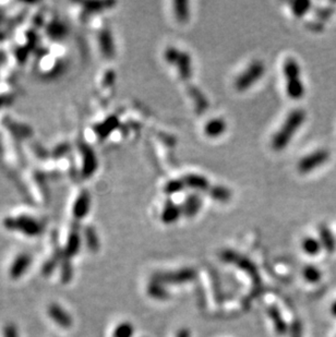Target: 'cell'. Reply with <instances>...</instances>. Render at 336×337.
<instances>
[{
  "instance_id": "cell-15",
  "label": "cell",
  "mask_w": 336,
  "mask_h": 337,
  "mask_svg": "<svg viewBox=\"0 0 336 337\" xmlns=\"http://www.w3.org/2000/svg\"><path fill=\"white\" fill-rule=\"evenodd\" d=\"M286 93L292 99H300L305 95V85L301 78L286 81Z\"/></svg>"
},
{
  "instance_id": "cell-32",
  "label": "cell",
  "mask_w": 336,
  "mask_h": 337,
  "mask_svg": "<svg viewBox=\"0 0 336 337\" xmlns=\"http://www.w3.org/2000/svg\"><path fill=\"white\" fill-rule=\"evenodd\" d=\"M176 337H191V334L188 328H181L177 332Z\"/></svg>"
},
{
  "instance_id": "cell-25",
  "label": "cell",
  "mask_w": 336,
  "mask_h": 337,
  "mask_svg": "<svg viewBox=\"0 0 336 337\" xmlns=\"http://www.w3.org/2000/svg\"><path fill=\"white\" fill-rule=\"evenodd\" d=\"M186 185L184 183L183 179H173L165 185L164 187V191L168 195H173L181 192L185 189Z\"/></svg>"
},
{
  "instance_id": "cell-7",
  "label": "cell",
  "mask_w": 336,
  "mask_h": 337,
  "mask_svg": "<svg viewBox=\"0 0 336 337\" xmlns=\"http://www.w3.org/2000/svg\"><path fill=\"white\" fill-rule=\"evenodd\" d=\"M203 201L199 193H191L185 199L184 204L181 205L183 208V215L187 217H194L199 214L201 207H202Z\"/></svg>"
},
{
  "instance_id": "cell-29",
  "label": "cell",
  "mask_w": 336,
  "mask_h": 337,
  "mask_svg": "<svg viewBox=\"0 0 336 337\" xmlns=\"http://www.w3.org/2000/svg\"><path fill=\"white\" fill-rule=\"evenodd\" d=\"M180 53H181V50H179L177 47L170 46V47H167L164 51V59L166 60L167 64L175 66L180 56Z\"/></svg>"
},
{
  "instance_id": "cell-10",
  "label": "cell",
  "mask_w": 336,
  "mask_h": 337,
  "mask_svg": "<svg viewBox=\"0 0 336 337\" xmlns=\"http://www.w3.org/2000/svg\"><path fill=\"white\" fill-rule=\"evenodd\" d=\"M31 261L32 259L29 254L23 253L18 255L17 259L13 261L12 265L10 266L9 269L10 277L13 279L21 277V276L26 272V269H28L29 266L31 265Z\"/></svg>"
},
{
  "instance_id": "cell-13",
  "label": "cell",
  "mask_w": 336,
  "mask_h": 337,
  "mask_svg": "<svg viewBox=\"0 0 336 337\" xmlns=\"http://www.w3.org/2000/svg\"><path fill=\"white\" fill-rule=\"evenodd\" d=\"M319 240L322 248L325 249L328 253H333L336 249V239L332 231L326 225H320L319 227Z\"/></svg>"
},
{
  "instance_id": "cell-22",
  "label": "cell",
  "mask_w": 336,
  "mask_h": 337,
  "mask_svg": "<svg viewBox=\"0 0 336 337\" xmlns=\"http://www.w3.org/2000/svg\"><path fill=\"white\" fill-rule=\"evenodd\" d=\"M190 95L192 99L194 100V103L197 105L198 110H205L207 107H209V103H207V99L202 94V92L199 91L197 87H192L189 91Z\"/></svg>"
},
{
  "instance_id": "cell-9",
  "label": "cell",
  "mask_w": 336,
  "mask_h": 337,
  "mask_svg": "<svg viewBox=\"0 0 336 337\" xmlns=\"http://www.w3.org/2000/svg\"><path fill=\"white\" fill-rule=\"evenodd\" d=\"M183 215V208L180 205L174 203L173 201H167L164 207L162 214H160V219L164 224H174L179 219V217Z\"/></svg>"
},
{
  "instance_id": "cell-20",
  "label": "cell",
  "mask_w": 336,
  "mask_h": 337,
  "mask_svg": "<svg viewBox=\"0 0 336 337\" xmlns=\"http://www.w3.org/2000/svg\"><path fill=\"white\" fill-rule=\"evenodd\" d=\"M147 293H149V295L152 298H155L158 300H165L168 298V296H170L165 289L164 285L159 284V283L154 282V280H152L150 283L149 287H147Z\"/></svg>"
},
{
  "instance_id": "cell-28",
  "label": "cell",
  "mask_w": 336,
  "mask_h": 337,
  "mask_svg": "<svg viewBox=\"0 0 336 337\" xmlns=\"http://www.w3.org/2000/svg\"><path fill=\"white\" fill-rule=\"evenodd\" d=\"M73 276V267L71 265L70 260L63 258L62 261V282L64 284H67L72 279Z\"/></svg>"
},
{
  "instance_id": "cell-26",
  "label": "cell",
  "mask_w": 336,
  "mask_h": 337,
  "mask_svg": "<svg viewBox=\"0 0 336 337\" xmlns=\"http://www.w3.org/2000/svg\"><path fill=\"white\" fill-rule=\"evenodd\" d=\"M321 276L322 274L320 272V269L313 265H307L304 268V277L307 282L311 283V284L320 282Z\"/></svg>"
},
{
  "instance_id": "cell-18",
  "label": "cell",
  "mask_w": 336,
  "mask_h": 337,
  "mask_svg": "<svg viewBox=\"0 0 336 337\" xmlns=\"http://www.w3.org/2000/svg\"><path fill=\"white\" fill-rule=\"evenodd\" d=\"M283 73L286 81L301 78V69L299 64L294 58H288L283 66Z\"/></svg>"
},
{
  "instance_id": "cell-4",
  "label": "cell",
  "mask_w": 336,
  "mask_h": 337,
  "mask_svg": "<svg viewBox=\"0 0 336 337\" xmlns=\"http://www.w3.org/2000/svg\"><path fill=\"white\" fill-rule=\"evenodd\" d=\"M328 158H330V152L325 149H319L302 157L298 161L297 170L301 174L311 173L325 164Z\"/></svg>"
},
{
  "instance_id": "cell-11",
  "label": "cell",
  "mask_w": 336,
  "mask_h": 337,
  "mask_svg": "<svg viewBox=\"0 0 336 337\" xmlns=\"http://www.w3.org/2000/svg\"><path fill=\"white\" fill-rule=\"evenodd\" d=\"M227 129V124L223 118H213L204 126V133L209 138H218L223 136Z\"/></svg>"
},
{
  "instance_id": "cell-8",
  "label": "cell",
  "mask_w": 336,
  "mask_h": 337,
  "mask_svg": "<svg viewBox=\"0 0 336 337\" xmlns=\"http://www.w3.org/2000/svg\"><path fill=\"white\" fill-rule=\"evenodd\" d=\"M186 187L193 189L196 191H209L211 185L206 177L199 174H188L183 178Z\"/></svg>"
},
{
  "instance_id": "cell-19",
  "label": "cell",
  "mask_w": 336,
  "mask_h": 337,
  "mask_svg": "<svg viewBox=\"0 0 336 337\" xmlns=\"http://www.w3.org/2000/svg\"><path fill=\"white\" fill-rule=\"evenodd\" d=\"M100 47L106 57H113L115 55V45L109 31H104L100 34Z\"/></svg>"
},
{
  "instance_id": "cell-3",
  "label": "cell",
  "mask_w": 336,
  "mask_h": 337,
  "mask_svg": "<svg viewBox=\"0 0 336 337\" xmlns=\"http://www.w3.org/2000/svg\"><path fill=\"white\" fill-rule=\"evenodd\" d=\"M197 276V272L193 268H183L179 271L175 272H164V273H156L153 275L152 280L157 282L162 285H180L185 284V283L192 282Z\"/></svg>"
},
{
  "instance_id": "cell-14",
  "label": "cell",
  "mask_w": 336,
  "mask_h": 337,
  "mask_svg": "<svg viewBox=\"0 0 336 337\" xmlns=\"http://www.w3.org/2000/svg\"><path fill=\"white\" fill-rule=\"evenodd\" d=\"M267 313L273 322V325L276 333L278 335H286L288 332V326L281 314L279 309L276 306H271L267 309Z\"/></svg>"
},
{
  "instance_id": "cell-2",
  "label": "cell",
  "mask_w": 336,
  "mask_h": 337,
  "mask_svg": "<svg viewBox=\"0 0 336 337\" xmlns=\"http://www.w3.org/2000/svg\"><path fill=\"white\" fill-rule=\"evenodd\" d=\"M265 66L261 60H254L247 68L240 73L235 80V89L239 92H245L258 82L263 77Z\"/></svg>"
},
{
  "instance_id": "cell-21",
  "label": "cell",
  "mask_w": 336,
  "mask_h": 337,
  "mask_svg": "<svg viewBox=\"0 0 336 337\" xmlns=\"http://www.w3.org/2000/svg\"><path fill=\"white\" fill-rule=\"evenodd\" d=\"M302 249L308 255H317L321 251L322 245L320 240L313 237H307L302 241Z\"/></svg>"
},
{
  "instance_id": "cell-12",
  "label": "cell",
  "mask_w": 336,
  "mask_h": 337,
  "mask_svg": "<svg viewBox=\"0 0 336 337\" xmlns=\"http://www.w3.org/2000/svg\"><path fill=\"white\" fill-rule=\"evenodd\" d=\"M177 71L183 80L190 79L192 75V60L188 51H181L176 65Z\"/></svg>"
},
{
  "instance_id": "cell-17",
  "label": "cell",
  "mask_w": 336,
  "mask_h": 337,
  "mask_svg": "<svg viewBox=\"0 0 336 337\" xmlns=\"http://www.w3.org/2000/svg\"><path fill=\"white\" fill-rule=\"evenodd\" d=\"M174 13L177 21L181 23H186L190 18V6L189 3L185 0L174 3Z\"/></svg>"
},
{
  "instance_id": "cell-16",
  "label": "cell",
  "mask_w": 336,
  "mask_h": 337,
  "mask_svg": "<svg viewBox=\"0 0 336 337\" xmlns=\"http://www.w3.org/2000/svg\"><path fill=\"white\" fill-rule=\"evenodd\" d=\"M210 198L215 200L216 202H220V203H226V202L232 199V191L225 186L220 185H215L210 188V190L207 191Z\"/></svg>"
},
{
  "instance_id": "cell-31",
  "label": "cell",
  "mask_w": 336,
  "mask_h": 337,
  "mask_svg": "<svg viewBox=\"0 0 336 337\" xmlns=\"http://www.w3.org/2000/svg\"><path fill=\"white\" fill-rule=\"evenodd\" d=\"M301 324L300 322L296 321L293 323V325L291 327V337H301Z\"/></svg>"
},
{
  "instance_id": "cell-27",
  "label": "cell",
  "mask_w": 336,
  "mask_h": 337,
  "mask_svg": "<svg viewBox=\"0 0 336 337\" xmlns=\"http://www.w3.org/2000/svg\"><path fill=\"white\" fill-rule=\"evenodd\" d=\"M85 239H86V244L87 247H89L90 250L92 251H97L98 248H99V240L97 235L94 231L93 228H87L86 232H85Z\"/></svg>"
},
{
  "instance_id": "cell-6",
  "label": "cell",
  "mask_w": 336,
  "mask_h": 337,
  "mask_svg": "<svg viewBox=\"0 0 336 337\" xmlns=\"http://www.w3.org/2000/svg\"><path fill=\"white\" fill-rule=\"evenodd\" d=\"M48 315L59 326L64 328H69L72 326V318L70 314L64 308L60 307L58 303H50L48 307Z\"/></svg>"
},
{
  "instance_id": "cell-33",
  "label": "cell",
  "mask_w": 336,
  "mask_h": 337,
  "mask_svg": "<svg viewBox=\"0 0 336 337\" xmlns=\"http://www.w3.org/2000/svg\"><path fill=\"white\" fill-rule=\"evenodd\" d=\"M331 312H332V314H333L334 316H336V301L333 303V306H332V308H331Z\"/></svg>"
},
{
  "instance_id": "cell-23",
  "label": "cell",
  "mask_w": 336,
  "mask_h": 337,
  "mask_svg": "<svg viewBox=\"0 0 336 337\" xmlns=\"http://www.w3.org/2000/svg\"><path fill=\"white\" fill-rule=\"evenodd\" d=\"M133 333L134 327L131 323L123 322L114 329L113 337H132Z\"/></svg>"
},
{
  "instance_id": "cell-5",
  "label": "cell",
  "mask_w": 336,
  "mask_h": 337,
  "mask_svg": "<svg viewBox=\"0 0 336 337\" xmlns=\"http://www.w3.org/2000/svg\"><path fill=\"white\" fill-rule=\"evenodd\" d=\"M6 226L9 229H17L29 236H36L41 233L42 228L36 221L32 219H9L6 221Z\"/></svg>"
},
{
  "instance_id": "cell-24",
  "label": "cell",
  "mask_w": 336,
  "mask_h": 337,
  "mask_svg": "<svg viewBox=\"0 0 336 337\" xmlns=\"http://www.w3.org/2000/svg\"><path fill=\"white\" fill-rule=\"evenodd\" d=\"M292 11L296 17L301 18L304 17L306 13L310 10L311 3L306 2V0H298V2H294L292 5Z\"/></svg>"
},
{
  "instance_id": "cell-1",
  "label": "cell",
  "mask_w": 336,
  "mask_h": 337,
  "mask_svg": "<svg viewBox=\"0 0 336 337\" xmlns=\"http://www.w3.org/2000/svg\"><path fill=\"white\" fill-rule=\"evenodd\" d=\"M306 116V111L301 108H296L288 114L283 125L272 138L271 145L274 151H283L286 149L299 128L304 125Z\"/></svg>"
},
{
  "instance_id": "cell-30",
  "label": "cell",
  "mask_w": 336,
  "mask_h": 337,
  "mask_svg": "<svg viewBox=\"0 0 336 337\" xmlns=\"http://www.w3.org/2000/svg\"><path fill=\"white\" fill-rule=\"evenodd\" d=\"M4 337H19L18 336V329L15 324H7L4 328Z\"/></svg>"
}]
</instances>
